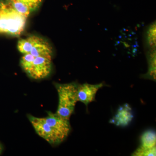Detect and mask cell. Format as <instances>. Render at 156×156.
I'll use <instances>...</instances> for the list:
<instances>
[{"label": "cell", "mask_w": 156, "mask_h": 156, "mask_svg": "<svg viewBox=\"0 0 156 156\" xmlns=\"http://www.w3.org/2000/svg\"><path fill=\"white\" fill-rule=\"evenodd\" d=\"M30 122L37 134L52 145H57L67 138L71 131L69 122L55 114L44 118L29 115Z\"/></svg>", "instance_id": "6da1fadb"}, {"label": "cell", "mask_w": 156, "mask_h": 156, "mask_svg": "<svg viewBox=\"0 0 156 156\" xmlns=\"http://www.w3.org/2000/svg\"><path fill=\"white\" fill-rule=\"evenodd\" d=\"M27 19L7 0H0V33L20 35L24 30Z\"/></svg>", "instance_id": "7a4b0ae2"}, {"label": "cell", "mask_w": 156, "mask_h": 156, "mask_svg": "<svg viewBox=\"0 0 156 156\" xmlns=\"http://www.w3.org/2000/svg\"><path fill=\"white\" fill-rule=\"evenodd\" d=\"M58 102L56 114L59 116L69 120L74 112L78 102V85L72 83L66 84L56 83Z\"/></svg>", "instance_id": "3957f363"}, {"label": "cell", "mask_w": 156, "mask_h": 156, "mask_svg": "<svg viewBox=\"0 0 156 156\" xmlns=\"http://www.w3.org/2000/svg\"><path fill=\"white\" fill-rule=\"evenodd\" d=\"M20 64L27 74L34 80L47 77L52 69V59L30 54H23L20 59Z\"/></svg>", "instance_id": "277c9868"}, {"label": "cell", "mask_w": 156, "mask_h": 156, "mask_svg": "<svg viewBox=\"0 0 156 156\" xmlns=\"http://www.w3.org/2000/svg\"><path fill=\"white\" fill-rule=\"evenodd\" d=\"M17 47L18 51L23 54H30L52 59V47L47 41L41 37L33 35L20 39Z\"/></svg>", "instance_id": "5b68a950"}, {"label": "cell", "mask_w": 156, "mask_h": 156, "mask_svg": "<svg viewBox=\"0 0 156 156\" xmlns=\"http://www.w3.org/2000/svg\"><path fill=\"white\" fill-rule=\"evenodd\" d=\"M104 86L103 83L95 85L86 83L78 85V101L84 104L87 107L89 103L95 101L98 91Z\"/></svg>", "instance_id": "8992f818"}, {"label": "cell", "mask_w": 156, "mask_h": 156, "mask_svg": "<svg viewBox=\"0 0 156 156\" xmlns=\"http://www.w3.org/2000/svg\"><path fill=\"white\" fill-rule=\"evenodd\" d=\"M20 14L27 18L37 11L41 5L43 0H7Z\"/></svg>", "instance_id": "52a82bcc"}, {"label": "cell", "mask_w": 156, "mask_h": 156, "mask_svg": "<svg viewBox=\"0 0 156 156\" xmlns=\"http://www.w3.org/2000/svg\"><path fill=\"white\" fill-rule=\"evenodd\" d=\"M134 118L131 107L128 104L119 107L116 113L110 121V123L117 126L125 127L128 126Z\"/></svg>", "instance_id": "ba28073f"}, {"label": "cell", "mask_w": 156, "mask_h": 156, "mask_svg": "<svg viewBox=\"0 0 156 156\" xmlns=\"http://www.w3.org/2000/svg\"><path fill=\"white\" fill-rule=\"evenodd\" d=\"M148 70L147 73L143 75L144 79L156 81V50H150L147 53Z\"/></svg>", "instance_id": "9c48e42d"}, {"label": "cell", "mask_w": 156, "mask_h": 156, "mask_svg": "<svg viewBox=\"0 0 156 156\" xmlns=\"http://www.w3.org/2000/svg\"><path fill=\"white\" fill-rule=\"evenodd\" d=\"M141 147L145 148H152L156 147V134L152 130H148L144 133L140 138Z\"/></svg>", "instance_id": "30bf717a"}, {"label": "cell", "mask_w": 156, "mask_h": 156, "mask_svg": "<svg viewBox=\"0 0 156 156\" xmlns=\"http://www.w3.org/2000/svg\"><path fill=\"white\" fill-rule=\"evenodd\" d=\"M146 40L148 48L155 49L156 23L154 22L148 28L146 34Z\"/></svg>", "instance_id": "8fae6325"}, {"label": "cell", "mask_w": 156, "mask_h": 156, "mask_svg": "<svg viewBox=\"0 0 156 156\" xmlns=\"http://www.w3.org/2000/svg\"><path fill=\"white\" fill-rule=\"evenodd\" d=\"M156 147L148 149L140 146L134 151L132 155L134 156H156Z\"/></svg>", "instance_id": "7c38bea8"}, {"label": "cell", "mask_w": 156, "mask_h": 156, "mask_svg": "<svg viewBox=\"0 0 156 156\" xmlns=\"http://www.w3.org/2000/svg\"><path fill=\"white\" fill-rule=\"evenodd\" d=\"M2 146L0 144V154L2 153Z\"/></svg>", "instance_id": "4fadbf2b"}]
</instances>
